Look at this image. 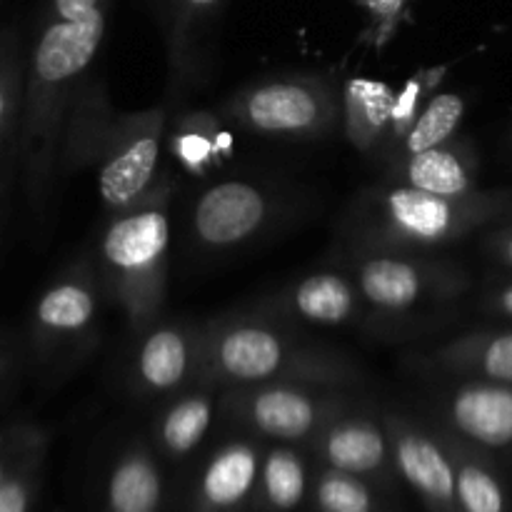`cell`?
Segmentation results:
<instances>
[{"label": "cell", "mask_w": 512, "mask_h": 512, "mask_svg": "<svg viewBox=\"0 0 512 512\" xmlns=\"http://www.w3.org/2000/svg\"><path fill=\"white\" fill-rule=\"evenodd\" d=\"M398 95L380 80L353 78L343 90V128L350 143L363 153L378 145L390 120H395Z\"/></svg>", "instance_id": "obj_23"}, {"label": "cell", "mask_w": 512, "mask_h": 512, "mask_svg": "<svg viewBox=\"0 0 512 512\" xmlns=\"http://www.w3.org/2000/svg\"><path fill=\"white\" fill-rule=\"evenodd\" d=\"M220 115L260 138L315 143L343 125V95L320 75H273L235 90Z\"/></svg>", "instance_id": "obj_5"}, {"label": "cell", "mask_w": 512, "mask_h": 512, "mask_svg": "<svg viewBox=\"0 0 512 512\" xmlns=\"http://www.w3.org/2000/svg\"><path fill=\"white\" fill-rule=\"evenodd\" d=\"M310 450L328 468L358 475L368 483H388L395 473L393 450L378 413L350 408L315 435Z\"/></svg>", "instance_id": "obj_15"}, {"label": "cell", "mask_w": 512, "mask_h": 512, "mask_svg": "<svg viewBox=\"0 0 512 512\" xmlns=\"http://www.w3.org/2000/svg\"><path fill=\"white\" fill-rule=\"evenodd\" d=\"M378 415L393 450L395 473L420 495L430 512H460L455 465L438 428L395 408Z\"/></svg>", "instance_id": "obj_11"}, {"label": "cell", "mask_w": 512, "mask_h": 512, "mask_svg": "<svg viewBox=\"0 0 512 512\" xmlns=\"http://www.w3.org/2000/svg\"><path fill=\"white\" fill-rule=\"evenodd\" d=\"M353 408L348 390L308 383H263L223 388L218 413L260 438L310 445L338 415Z\"/></svg>", "instance_id": "obj_8"}, {"label": "cell", "mask_w": 512, "mask_h": 512, "mask_svg": "<svg viewBox=\"0 0 512 512\" xmlns=\"http://www.w3.org/2000/svg\"><path fill=\"white\" fill-rule=\"evenodd\" d=\"M98 273L93 260L65 265L43 290L30 313V348L45 368H63L88 355L98 343Z\"/></svg>", "instance_id": "obj_9"}, {"label": "cell", "mask_w": 512, "mask_h": 512, "mask_svg": "<svg viewBox=\"0 0 512 512\" xmlns=\"http://www.w3.org/2000/svg\"><path fill=\"white\" fill-rule=\"evenodd\" d=\"M218 398V388L208 383H193L183 393L173 395L153 425L155 445L168 458H185L193 453L213 425Z\"/></svg>", "instance_id": "obj_20"}, {"label": "cell", "mask_w": 512, "mask_h": 512, "mask_svg": "<svg viewBox=\"0 0 512 512\" xmlns=\"http://www.w3.org/2000/svg\"><path fill=\"white\" fill-rule=\"evenodd\" d=\"M25 43L18 28H0V228L10 200V185L20 175L23 133Z\"/></svg>", "instance_id": "obj_18"}, {"label": "cell", "mask_w": 512, "mask_h": 512, "mask_svg": "<svg viewBox=\"0 0 512 512\" xmlns=\"http://www.w3.org/2000/svg\"><path fill=\"white\" fill-rule=\"evenodd\" d=\"M393 178L425 193L463 198L475 193V158L458 138L393 160Z\"/></svg>", "instance_id": "obj_19"}, {"label": "cell", "mask_w": 512, "mask_h": 512, "mask_svg": "<svg viewBox=\"0 0 512 512\" xmlns=\"http://www.w3.org/2000/svg\"><path fill=\"white\" fill-rule=\"evenodd\" d=\"M493 250L503 263H508L512 268V233H500L493 238Z\"/></svg>", "instance_id": "obj_30"}, {"label": "cell", "mask_w": 512, "mask_h": 512, "mask_svg": "<svg viewBox=\"0 0 512 512\" xmlns=\"http://www.w3.org/2000/svg\"><path fill=\"white\" fill-rule=\"evenodd\" d=\"M413 375L433 380H488L512 385V330L468 333L413 350L403 358Z\"/></svg>", "instance_id": "obj_14"}, {"label": "cell", "mask_w": 512, "mask_h": 512, "mask_svg": "<svg viewBox=\"0 0 512 512\" xmlns=\"http://www.w3.org/2000/svg\"><path fill=\"white\" fill-rule=\"evenodd\" d=\"M48 443L50 440H43L40 445H35L0 483V512H30L35 493H38L40 470H43L45 455H48Z\"/></svg>", "instance_id": "obj_28"}, {"label": "cell", "mask_w": 512, "mask_h": 512, "mask_svg": "<svg viewBox=\"0 0 512 512\" xmlns=\"http://www.w3.org/2000/svg\"><path fill=\"white\" fill-rule=\"evenodd\" d=\"M283 215V195L245 178L218 180L193 205L190 238L208 253H230L263 235Z\"/></svg>", "instance_id": "obj_10"}, {"label": "cell", "mask_w": 512, "mask_h": 512, "mask_svg": "<svg viewBox=\"0 0 512 512\" xmlns=\"http://www.w3.org/2000/svg\"><path fill=\"white\" fill-rule=\"evenodd\" d=\"M313 498L320 512H378V500L368 480L328 465L318 473Z\"/></svg>", "instance_id": "obj_27"}, {"label": "cell", "mask_w": 512, "mask_h": 512, "mask_svg": "<svg viewBox=\"0 0 512 512\" xmlns=\"http://www.w3.org/2000/svg\"><path fill=\"white\" fill-rule=\"evenodd\" d=\"M343 260L363 298L390 315H448L470 285L460 265L433 253L345 245Z\"/></svg>", "instance_id": "obj_6"}, {"label": "cell", "mask_w": 512, "mask_h": 512, "mask_svg": "<svg viewBox=\"0 0 512 512\" xmlns=\"http://www.w3.org/2000/svg\"><path fill=\"white\" fill-rule=\"evenodd\" d=\"M260 310L285 320L323 325V328H350L378 340L415 338L438 330L448 323V315H390L370 305L350 275L340 270H318L295 280L278 295L258 305Z\"/></svg>", "instance_id": "obj_7"}, {"label": "cell", "mask_w": 512, "mask_h": 512, "mask_svg": "<svg viewBox=\"0 0 512 512\" xmlns=\"http://www.w3.org/2000/svg\"><path fill=\"white\" fill-rule=\"evenodd\" d=\"M493 308L498 310V313L510 315L512 318V285H508V288H503L500 293L493 295Z\"/></svg>", "instance_id": "obj_31"}, {"label": "cell", "mask_w": 512, "mask_h": 512, "mask_svg": "<svg viewBox=\"0 0 512 512\" xmlns=\"http://www.w3.org/2000/svg\"><path fill=\"white\" fill-rule=\"evenodd\" d=\"M198 383L213 388L263 383H308L325 388H358L365 375L340 350L303 338L268 310L223 315L203 325Z\"/></svg>", "instance_id": "obj_1"}, {"label": "cell", "mask_w": 512, "mask_h": 512, "mask_svg": "<svg viewBox=\"0 0 512 512\" xmlns=\"http://www.w3.org/2000/svg\"><path fill=\"white\" fill-rule=\"evenodd\" d=\"M263 453L258 443L235 438L220 445L195 480L193 512H240L258 495Z\"/></svg>", "instance_id": "obj_16"}, {"label": "cell", "mask_w": 512, "mask_h": 512, "mask_svg": "<svg viewBox=\"0 0 512 512\" xmlns=\"http://www.w3.org/2000/svg\"><path fill=\"white\" fill-rule=\"evenodd\" d=\"M203 355V325L155 323L138 338L135 348L133 380L135 393L143 398L155 395H178L200 375Z\"/></svg>", "instance_id": "obj_12"}, {"label": "cell", "mask_w": 512, "mask_h": 512, "mask_svg": "<svg viewBox=\"0 0 512 512\" xmlns=\"http://www.w3.org/2000/svg\"><path fill=\"white\" fill-rule=\"evenodd\" d=\"M308 490V470L303 455L288 443H280L263 455L258 500L265 510L288 512L298 508Z\"/></svg>", "instance_id": "obj_25"}, {"label": "cell", "mask_w": 512, "mask_h": 512, "mask_svg": "<svg viewBox=\"0 0 512 512\" xmlns=\"http://www.w3.org/2000/svg\"><path fill=\"white\" fill-rule=\"evenodd\" d=\"M163 25L165 53H168L173 88L195 83L205 63L203 45L225 0H155Z\"/></svg>", "instance_id": "obj_17"}, {"label": "cell", "mask_w": 512, "mask_h": 512, "mask_svg": "<svg viewBox=\"0 0 512 512\" xmlns=\"http://www.w3.org/2000/svg\"><path fill=\"white\" fill-rule=\"evenodd\" d=\"M500 210L495 195L425 193L405 183L375 185L350 203L340 235L348 248L433 253L458 243Z\"/></svg>", "instance_id": "obj_4"}, {"label": "cell", "mask_w": 512, "mask_h": 512, "mask_svg": "<svg viewBox=\"0 0 512 512\" xmlns=\"http://www.w3.org/2000/svg\"><path fill=\"white\" fill-rule=\"evenodd\" d=\"M463 115L465 103L458 93H438L400 135V148L398 155H393V160L423 153V150L453 140L460 123H463Z\"/></svg>", "instance_id": "obj_26"}, {"label": "cell", "mask_w": 512, "mask_h": 512, "mask_svg": "<svg viewBox=\"0 0 512 512\" xmlns=\"http://www.w3.org/2000/svg\"><path fill=\"white\" fill-rule=\"evenodd\" d=\"M150 3H155V0H150Z\"/></svg>", "instance_id": "obj_33"}, {"label": "cell", "mask_w": 512, "mask_h": 512, "mask_svg": "<svg viewBox=\"0 0 512 512\" xmlns=\"http://www.w3.org/2000/svg\"><path fill=\"white\" fill-rule=\"evenodd\" d=\"M0 368H3V335H0Z\"/></svg>", "instance_id": "obj_32"}, {"label": "cell", "mask_w": 512, "mask_h": 512, "mask_svg": "<svg viewBox=\"0 0 512 512\" xmlns=\"http://www.w3.org/2000/svg\"><path fill=\"white\" fill-rule=\"evenodd\" d=\"M435 423L475 448L512 445V385L458 380L433 398Z\"/></svg>", "instance_id": "obj_13"}, {"label": "cell", "mask_w": 512, "mask_h": 512, "mask_svg": "<svg viewBox=\"0 0 512 512\" xmlns=\"http://www.w3.org/2000/svg\"><path fill=\"white\" fill-rule=\"evenodd\" d=\"M163 473L148 443H133L118 455L105 488V512H158Z\"/></svg>", "instance_id": "obj_21"}, {"label": "cell", "mask_w": 512, "mask_h": 512, "mask_svg": "<svg viewBox=\"0 0 512 512\" xmlns=\"http://www.w3.org/2000/svg\"><path fill=\"white\" fill-rule=\"evenodd\" d=\"M168 135V108L115 110L103 83L88 80L70 113L63 143V170H95L105 210H120L148 193L160 178Z\"/></svg>", "instance_id": "obj_2"}, {"label": "cell", "mask_w": 512, "mask_h": 512, "mask_svg": "<svg viewBox=\"0 0 512 512\" xmlns=\"http://www.w3.org/2000/svg\"><path fill=\"white\" fill-rule=\"evenodd\" d=\"M223 123V115L210 110H193L175 123L168 135V148L183 173L205 178L225 163L230 153V138Z\"/></svg>", "instance_id": "obj_22"}, {"label": "cell", "mask_w": 512, "mask_h": 512, "mask_svg": "<svg viewBox=\"0 0 512 512\" xmlns=\"http://www.w3.org/2000/svg\"><path fill=\"white\" fill-rule=\"evenodd\" d=\"M173 193V175L160 173L135 203L110 210L90 255L103 295L123 313L135 338L158 323L168 298Z\"/></svg>", "instance_id": "obj_3"}, {"label": "cell", "mask_w": 512, "mask_h": 512, "mask_svg": "<svg viewBox=\"0 0 512 512\" xmlns=\"http://www.w3.org/2000/svg\"><path fill=\"white\" fill-rule=\"evenodd\" d=\"M43 440H50L48 430L35 423H13L0 430V483Z\"/></svg>", "instance_id": "obj_29"}, {"label": "cell", "mask_w": 512, "mask_h": 512, "mask_svg": "<svg viewBox=\"0 0 512 512\" xmlns=\"http://www.w3.org/2000/svg\"><path fill=\"white\" fill-rule=\"evenodd\" d=\"M438 428V435L443 438L450 458L455 465V490H458V508L460 512H505L508 500L505 490L500 485L498 475L485 465L483 458H478L475 445L465 443L448 428L440 423H433Z\"/></svg>", "instance_id": "obj_24"}]
</instances>
